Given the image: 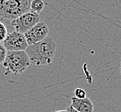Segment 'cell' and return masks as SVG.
<instances>
[{"mask_svg": "<svg viewBox=\"0 0 121 112\" xmlns=\"http://www.w3.org/2000/svg\"><path fill=\"white\" fill-rule=\"evenodd\" d=\"M40 22V16L32 11H28L24 14L19 16L18 17L13 19L10 24L15 28V31L22 34H25L32 27Z\"/></svg>", "mask_w": 121, "mask_h": 112, "instance_id": "4", "label": "cell"}, {"mask_svg": "<svg viewBox=\"0 0 121 112\" xmlns=\"http://www.w3.org/2000/svg\"><path fill=\"white\" fill-rule=\"evenodd\" d=\"M54 112H66V110H56V111H54Z\"/></svg>", "mask_w": 121, "mask_h": 112, "instance_id": "13", "label": "cell"}, {"mask_svg": "<svg viewBox=\"0 0 121 112\" xmlns=\"http://www.w3.org/2000/svg\"><path fill=\"white\" fill-rule=\"evenodd\" d=\"M86 95H87L86 91H84L82 88L77 87V88L75 89V91H74V97L75 98H79V99H82V98H87Z\"/></svg>", "mask_w": 121, "mask_h": 112, "instance_id": "10", "label": "cell"}, {"mask_svg": "<svg viewBox=\"0 0 121 112\" xmlns=\"http://www.w3.org/2000/svg\"><path fill=\"white\" fill-rule=\"evenodd\" d=\"M30 0H0V22L13 20L29 11Z\"/></svg>", "mask_w": 121, "mask_h": 112, "instance_id": "3", "label": "cell"}, {"mask_svg": "<svg viewBox=\"0 0 121 112\" xmlns=\"http://www.w3.org/2000/svg\"><path fill=\"white\" fill-rule=\"evenodd\" d=\"M119 71H120V75H121V61H120V65H119Z\"/></svg>", "mask_w": 121, "mask_h": 112, "instance_id": "14", "label": "cell"}, {"mask_svg": "<svg viewBox=\"0 0 121 112\" xmlns=\"http://www.w3.org/2000/svg\"><path fill=\"white\" fill-rule=\"evenodd\" d=\"M65 110H66V112H78V111H77V110H75V109H73L70 105V106H68Z\"/></svg>", "mask_w": 121, "mask_h": 112, "instance_id": "12", "label": "cell"}, {"mask_svg": "<svg viewBox=\"0 0 121 112\" xmlns=\"http://www.w3.org/2000/svg\"><path fill=\"white\" fill-rule=\"evenodd\" d=\"M45 3L43 0H32L30 1L29 10L36 14H40V12L44 9Z\"/></svg>", "mask_w": 121, "mask_h": 112, "instance_id": "8", "label": "cell"}, {"mask_svg": "<svg viewBox=\"0 0 121 112\" xmlns=\"http://www.w3.org/2000/svg\"><path fill=\"white\" fill-rule=\"evenodd\" d=\"M7 54V50L5 49L3 42H0V64H3Z\"/></svg>", "mask_w": 121, "mask_h": 112, "instance_id": "11", "label": "cell"}, {"mask_svg": "<svg viewBox=\"0 0 121 112\" xmlns=\"http://www.w3.org/2000/svg\"><path fill=\"white\" fill-rule=\"evenodd\" d=\"M70 106L78 112H94L93 102L88 98L79 99L72 97L70 98Z\"/></svg>", "mask_w": 121, "mask_h": 112, "instance_id": "7", "label": "cell"}, {"mask_svg": "<svg viewBox=\"0 0 121 112\" xmlns=\"http://www.w3.org/2000/svg\"><path fill=\"white\" fill-rule=\"evenodd\" d=\"M49 28L44 22H39L34 27L24 34L25 39L28 46L41 42L48 36Z\"/></svg>", "mask_w": 121, "mask_h": 112, "instance_id": "6", "label": "cell"}, {"mask_svg": "<svg viewBox=\"0 0 121 112\" xmlns=\"http://www.w3.org/2000/svg\"><path fill=\"white\" fill-rule=\"evenodd\" d=\"M8 35L7 28L2 22H0V42H3L4 41Z\"/></svg>", "mask_w": 121, "mask_h": 112, "instance_id": "9", "label": "cell"}, {"mask_svg": "<svg viewBox=\"0 0 121 112\" xmlns=\"http://www.w3.org/2000/svg\"><path fill=\"white\" fill-rule=\"evenodd\" d=\"M56 48L55 41L48 35L41 42L28 46L25 52L31 63L40 66L49 65L52 62L56 54Z\"/></svg>", "mask_w": 121, "mask_h": 112, "instance_id": "1", "label": "cell"}, {"mask_svg": "<svg viewBox=\"0 0 121 112\" xmlns=\"http://www.w3.org/2000/svg\"><path fill=\"white\" fill-rule=\"evenodd\" d=\"M3 44L7 52L25 51L28 47L24 34L16 31L9 33L4 41L3 42Z\"/></svg>", "mask_w": 121, "mask_h": 112, "instance_id": "5", "label": "cell"}, {"mask_svg": "<svg viewBox=\"0 0 121 112\" xmlns=\"http://www.w3.org/2000/svg\"><path fill=\"white\" fill-rule=\"evenodd\" d=\"M28 54L25 51L7 52L6 57L3 62V66L4 68V75L9 74L19 75L23 73L30 65Z\"/></svg>", "mask_w": 121, "mask_h": 112, "instance_id": "2", "label": "cell"}]
</instances>
